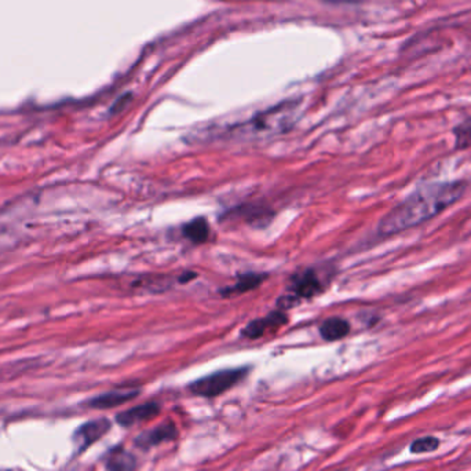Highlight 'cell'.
I'll use <instances>...</instances> for the list:
<instances>
[{"instance_id":"1","label":"cell","mask_w":471,"mask_h":471,"mask_svg":"<svg viewBox=\"0 0 471 471\" xmlns=\"http://www.w3.org/2000/svg\"><path fill=\"white\" fill-rule=\"evenodd\" d=\"M468 188L469 184L465 180L419 185L379 221L377 234L382 237L397 236L434 219L456 204Z\"/></svg>"},{"instance_id":"2","label":"cell","mask_w":471,"mask_h":471,"mask_svg":"<svg viewBox=\"0 0 471 471\" xmlns=\"http://www.w3.org/2000/svg\"><path fill=\"white\" fill-rule=\"evenodd\" d=\"M292 123V109L276 108L271 112L262 113L254 117L251 121L241 124L237 127L239 134L241 137L258 138V135H273L283 132Z\"/></svg>"},{"instance_id":"3","label":"cell","mask_w":471,"mask_h":471,"mask_svg":"<svg viewBox=\"0 0 471 471\" xmlns=\"http://www.w3.org/2000/svg\"><path fill=\"white\" fill-rule=\"evenodd\" d=\"M246 368H234V370H223L214 372L211 375L200 377L198 380L193 382L189 388L193 394L201 395V397H216L233 386H236L239 382H241L247 375Z\"/></svg>"},{"instance_id":"4","label":"cell","mask_w":471,"mask_h":471,"mask_svg":"<svg viewBox=\"0 0 471 471\" xmlns=\"http://www.w3.org/2000/svg\"><path fill=\"white\" fill-rule=\"evenodd\" d=\"M324 284L321 282L320 276L313 269H305L298 272L292 276L289 284V293L291 296L288 300L293 299H310L316 296L317 293L323 292Z\"/></svg>"},{"instance_id":"5","label":"cell","mask_w":471,"mask_h":471,"mask_svg":"<svg viewBox=\"0 0 471 471\" xmlns=\"http://www.w3.org/2000/svg\"><path fill=\"white\" fill-rule=\"evenodd\" d=\"M177 427L174 426L173 422H164L162 425H159L157 427H153L151 430L144 431L142 434H139L135 438V445L142 448V449H148L152 448L155 445H159L164 441H171L177 437Z\"/></svg>"},{"instance_id":"6","label":"cell","mask_w":471,"mask_h":471,"mask_svg":"<svg viewBox=\"0 0 471 471\" xmlns=\"http://www.w3.org/2000/svg\"><path fill=\"white\" fill-rule=\"evenodd\" d=\"M109 429H110V423L106 419L92 420L80 426L79 430L75 433V443L79 451H85L86 448L93 445L102 436L108 433Z\"/></svg>"},{"instance_id":"7","label":"cell","mask_w":471,"mask_h":471,"mask_svg":"<svg viewBox=\"0 0 471 471\" xmlns=\"http://www.w3.org/2000/svg\"><path fill=\"white\" fill-rule=\"evenodd\" d=\"M288 317L284 314L283 311H273L262 318H257L247 324V327L241 331V335L248 338V339H258L265 335L268 329H275L279 328L284 324H286Z\"/></svg>"},{"instance_id":"8","label":"cell","mask_w":471,"mask_h":471,"mask_svg":"<svg viewBox=\"0 0 471 471\" xmlns=\"http://www.w3.org/2000/svg\"><path fill=\"white\" fill-rule=\"evenodd\" d=\"M139 390L134 387H120L114 388L112 391L103 393L98 397L93 398L89 405L95 409H108L113 406H119L121 404H126L127 401H131L138 395Z\"/></svg>"},{"instance_id":"9","label":"cell","mask_w":471,"mask_h":471,"mask_svg":"<svg viewBox=\"0 0 471 471\" xmlns=\"http://www.w3.org/2000/svg\"><path fill=\"white\" fill-rule=\"evenodd\" d=\"M160 412V406L156 402H149V404H142L135 408L127 409L121 413L117 415V423L121 426H132L135 423L152 419L157 416Z\"/></svg>"},{"instance_id":"10","label":"cell","mask_w":471,"mask_h":471,"mask_svg":"<svg viewBox=\"0 0 471 471\" xmlns=\"http://www.w3.org/2000/svg\"><path fill=\"white\" fill-rule=\"evenodd\" d=\"M349 332H350V324L348 320L342 317H329L320 325V334L328 342L339 341L348 336Z\"/></svg>"},{"instance_id":"11","label":"cell","mask_w":471,"mask_h":471,"mask_svg":"<svg viewBox=\"0 0 471 471\" xmlns=\"http://www.w3.org/2000/svg\"><path fill=\"white\" fill-rule=\"evenodd\" d=\"M184 236L193 244L205 243L209 236V225L205 218H194L182 228Z\"/></svg>"},{"instance_id":"12","label":"cell","mask_w":471,"mask_h":471,"mask_svg":"<svg viewBox=\"0 0 471 471\" xmlns=\"http://www.w3.org/2000/svg\"><path fill=\"white\" fill-rule=\"evenodd\" d=\"M135 468L134 456L120 448L112 449L106 458L108 471H132Z\"/></svg>"},{"instance_id":"13","label":"cell","mask_w":471,"mask_h":471,"mask_svg":"<svg viewBox=\"0 0 471 471\" xmlns=\"http://www.w3.org/2000/svg\"><path fill=\"white\" fill-rule=\"evenodd\" d=\"M452 134L455 138V149L469 151L471 148V116L458 123L452 128Z\"/></svg>"},{"instance_id":"14","label":"cell","mask_w":471,"mask_h":471,"mask_svg":"<svg viewBox=\"0 0 471 471\" xmlns=\"http://www.w3.org/2000/svg\"><path fill=\"white\" fill-rule=\"evenodd\" d=\"M262 282H264V277L259 276V275H246V276L240 277L239 282L234 285L226 288L223 291V295H237V293L251 291V289L257 288Z\"/></svg>"},{"instance_id":"15","label":"cell","mask_w":471,"mask_h":471,"mask_svg":"<svg viewBox=\"0 0 471 471\" xmlns=\"http://www.w3.org/2000/svg\"><path fill=\"white\" fill-rule=\"evenodd\" d=\"M440 441L436 437H423L416 440L411 445V452L412 454H426V452H433L438 448Z\"/></svg>"}]
</instances>
